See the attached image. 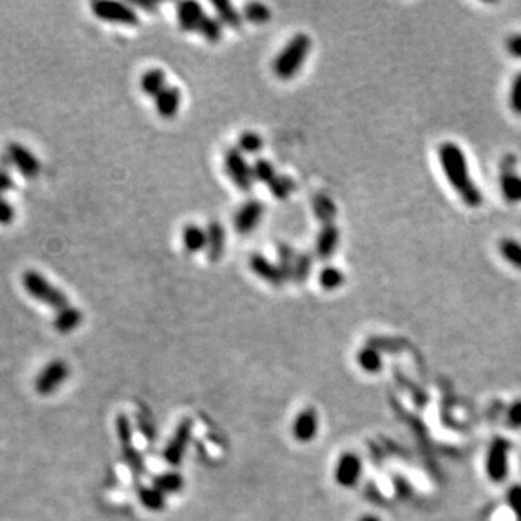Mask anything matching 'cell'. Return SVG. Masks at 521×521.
Returning a JSON list of instances; mask_svg holds the SVG:
<instances>
[{"mask_svg": "<svg viewBox=\"0 0 521 521\" xmlns=\"http://www.w3.org/2000/svg\"><path fill=\"white\" fill-rule=\"evenodd\" d=\"M264 146L262 138L255 132H245L238 139V149L242 154L255 155Z\"/></svg>", "mask_w": 521, "mask_h": 521, "instance_id": "cell-34", "label": "cell"}, {"mask_svg": "<svg viewBox=\"0 0 521 521\" xmlns=\"http://www.w3.org/2000/svg\"><path fill=\"white\" fill-rule=\"evenodd\" d=\"M507 53L518 60H521V33H514L506 40Z\"/></svg>", "mask_w": 521, "mask_h": 521, "instance_id": "cell-38", "label": "cell"}, {"mask_svg": "<svg viewBox=\"0 0 521 521\" xmlns=\"http://www.w3.org/2000/svg\"><path fill=\"white\" fill-rule=\"evenodd\" d=\"M138 495L142 506L151 511H161L165 506V495L160 493L155 486H153V488H141Z\"/></svg>", "mask_w": 521, "mask_h": 521, "instance_id": "cell-32", "label": "cell"}, {"mask_svg": "<svg viewBox=\"0 0 521 521\" xmlns=\"http://www.w3.org/2000/svg\"><path fill=\"white\" fill-rule=\"evenodd\" d=\"M343 282H345V275L339 268H336V266H332V265L325 266L321 271V274H318V284H321L322 289H325L326 291L338 290L339 287H342Z\"/></svg>", "mask_w": 521, "mask_h": 521, "instance_id": "cell-27", "label": "cell"}, {"mask_svg": "<svg viewBox=\"0 0 521 521\" xmlns=\"http://www.w3.org/2000/svg\"><path fill=\"white\" fill-rule=\"evenodd\" d=\"M181 239L186 250L190 252V254H196V252L206 249V245H207L206 229L200 228L197 225H189L182 229Z\"/></svg>", "mask_w": 521, "mask_h": 521, "instance_id": "cell-19", "label": "cell"}, {"mask_svg": "<svg viewBox=\"0 0 521 521\" xmlns=\"http://www.w3.org/2000/svg\"><path fill=\"white\" fill-rule=\"evenodd\" d=\"M359 475L361 461L355 455H352V453L343 455L334 469V478L342 486H352L358 481Z\"/></svg>", "mask_w": 521, "mask_h": 521, "instance_id": "cell-16", "label": "cell"}, {"mask_svg": "<svg viewBox=\"0 0 521 521\" xmlns=\"http://www.w3.org/2000/svg\"><path fill=\"white\" fill-rule=\"evenodd\" d=\"M268 189H270V193L274 196V198L287 200L296 190V182L293 181V178L287 176L278 174L270 184H268Z\"/></svg>", "mask_w": 521, "mask_h": 521, "instance_id": "cell-29", "label": "cell"}, {"mask_svg": "<svg viewBox=\"0 0 521 521\" xmlns=\"http://www.w3.org/2000/svg\"><path fill=\"white\" fill-rule=\"evenodd\" d=\"M517 168V157L514 154H507L499 162V171L504 173H514Z\"/></svg>", "mask_w": 521, "mask_h": 521, "instance_id": "cell-39", "label": "cell"}, {"mask_svg": "<svg viewBox=\"0 0 521 521\" xmlns=\"http://www.w3.org/2000/svg\"><path fill=\"white\" fill-rule=\"evenodd\" d=\"M191 432H193V422L189 418L182 420L180 426L176 429V433L171 438L170 443H168L164 449V459L173 465L178 466L184 458V453L187 450V446L191 441Z\"/></svg>", "mask_w": 521, "mask_h": 521, "instance_id": "cell-9", "label": "cell"}, {"mask_svg": "<svg viewBox=\"0 0 521 521\" xmlns=\"http://www.w3.org/2000/svg\"><path fill=\"white\" fill-rule=\"evenodd\" d=\"M154 486L164 495L177 494L182 490L184 479L178 472H166V474H161L160 477L154 479Z\"/></svg>", "mask_w": 521, "mask_h": 521, "instance_id": "cell-26", "label": "cell"}, {"mask_svg": "<svg viewBox=\"0 0 521 521\" xmlns=\"http://www.w3.org/2000/svg\"><path fill=\"white\" fill-rule=\"evenodd\" d=\"M92 10L97 18L102 21L114 22L126 26H137L139 24L137 12L128 5L119 2H106V0H100V2H94L92 5Z\"/></svg>", "mask_w": 521, "mask_h": 521, "instance_id": "cell-6", "label": "cell"}, {"mask_svg": "<svg viewBox=\"0 0 521 521\" xmlns=\"http://www.w3.org/2000/svg\"><path fill=\"white\" fill-rule=\"evenodd\" d=\"M225 170L229 176V178L233 181L241 191H250L254 187V174H252V166L246 162L244 154L238 148H230L226 151L225 158Z\"/></svg>", "mask_w": 521, "mask_h": 521, "instance_id": "cell-4", "label": "cell"}, {"mask_svg": "<svg viewBox=\"0 0 521 521\" xmlns=\"http://www.w3.org/2000/svg\"><path fill=\"white\" fill-rule=\"evenodd\" d=\"M13 187V178L6 168L0 166V193H5Z\"/></svg>", "mask_w": 521, "mask_h": 521, "instance_id": "cell-40", "label": "cell"}, {"mask_svg": "<svg viewBox=\"0 0 521 521\" xmlns=\"http://www.w3.org/2000/svg\"><path fill=\"white\" fill-rule=\"evenodd\" d=\"M310 49L311 40L307 33H297L275 57L273 64L274 74L281 80L293 78L301 70Z\"/></svg>", "mask_w": 521, "mask_h": 521, "instance_id": "cell-2", "label": "cell"}, {"mask_svg": "<svg viewBox=\"0 0 521 521\" xmlns=\"http://www.w3.org/2000/svg\"><path fill=\"white\" fill-rule=\"evenodd\" d=\"M181 105V92L178 87L166 86L157 97H155V108L157 112L164 119H173L178 113Z\"/></svg>", "mask_w": 521, "mask_h": 521, "instance_id": "cell-17", "label": "cell"}, {"mask_svg": "<svg viewBox=\"0 0 521 521\" xmlns=\"http://www.w3.org/2000/svg\"><path fill=\"white\" fill-rule=\"evenodd\" d=\"M24 287L29 296L57 311L69 307V298L37 271H26L22 277Z\"/></svg>", "mask_w": 521, "mask_h": 521, "instance_id": "cell-3", "label": "cell"}, {"mask_svg": "<svg viewBox=\"0 0 521 521\" xmlns=\"http://www.w3.org/2000/svg\"><path fill=\"white\" fill-rule=\"evenodd\" d=\"M501 193L509 203H520L521 201V176L514 173H504L499 177Z\"/></svg>", "mask_w": 521, "mask_h": 521, "instance_id": "cell-23", "label": "cell"}, {"mask_svg": "<svg viewBox=\"0 0 521 521\" xmlns=\"http://www.w3.org/2000/svg\"><path fill=\"white\" fill-rule=\"evenodd\" d=\"M252 174H254L255 181L266 184V186L278 176L275 173L274 165L265 158H258L254 162V165H252Z\"/></svg>", "mask_w": 521, "mask_h": 521, "instance_id": "cell-33", "label": "cell"}, {"mask_svg": "<svg viewBox=\"0 0 521 521\" xmlns=\"http://www.w3.org/2000/svg\"><path fill=\"white\" fill-rule=\"evenodd\" d=\"M206 257L210 262H219L226 249V230L221 222L212 221L206 228Z\"/></svg>", "mask_w": 521, "mask_h": 521, "instance_id": "cell-14", "label": "cell"}, {"mask_svg": "<svg viewBox=\"0 0 521 521\" xmlns=\"http://www.w3.org/2000/svg\"><path fill=\"white\" fill-rule=\"evenodd\" d=\"M166 87V76L160 69L148 70L141 78V89L149 97H157Z\"/></svg>", "mask_w": 521, "mask_h": 521, "instance_id": "cell-22", "label": "cell"}, {"mask_svg": "<svg viewBox=\"0 0 521 521\" xmlns=\"http://www.w3.org/2000/svg\"><path fill=\"white\" fill-rule=\"evenodd\" d=\"M511 418L517 425H521V404H515L511 410Z\"/></svg>", "mask_w": 521, "mask_h": 521, "instance_id": "cell-41", "label": "cell"}, {"mask_svg": "<svg viewBox=\"0 0 521 521\" xmlns=\"http://www.w3.org/2000/svg\"><path fill=\"white\" fill-rule=\"evenodd\" d=\"M213 8L216 10L217 18H219L222 25H226L232 29H239L242 25V16L241 13L234 9V6L226 0H217L213 2Z\"/></svg>", "mask_w": 521, "mask_h": 521, "instance_id": "cell-24", "label": "cell"}, {"mask_svg": "<svg viewBox=\"0 0 521 521\" xmlns=\"http://www.w3.org/2000/svg\"><path fill=\"white\" fill-rule=\"evenodd\" d=\"M359 521H379L377 517H373V515H366V517H362Z\"/></svg>", "mask_w": 521, "mask_h": 521, "instance_id": "cell-43", "label": "cell"}, {"mask_svg": "<svg viewBox=\"0 0 521 521\" xmlns=\"http://www.w3.org/2000/svg\"><path fill=\"white\" fill-rule=\"evenodd\" d=\"M244 18L254 25H262L271 19V10L262 3H248L244 8Z\"/></svg>", "mask_w": 521, "mask_h": 521, "instance_id": "cell-31", "label": "cell"}, {"mask_svg": "<svg viewBox=\"0 0 521 521\" xmlns=\"http://www.w3.org/2000/svg\"><path fill=\"white\" fill-rule=\"evenodd\" d=\"M249 268L255 275H258L265 282L274 285V287H281L285 282L284 275L281 274L277 264L271 262L261 254H252L249 258Z\"/></svg>", "mask_w": 521, "mask_h": 521, "instance_id": "cell-11", "label": "cell"}, {"mask_svg": "<svg viewBox=\"0 0 521 521\" xmlns=\"http://www.w3.org/2000/svg\"><path fill=\"white\" fill-rule=\"evenodd\" d=\"M318 432V417L314 409H306L296 417L293 423L294 438L301 443L311 442Z\"/></svg>", "mask_w": 521, "mask_h": 521, "instance_id": "cell-13", "label": "cell"}, {"mask_svg": "<svg viewBox=\"0 0 521 521\" xmlns=\"http://www.w3.org/2000/svg\"><path fill=\"white\" fill-rule=\"evenodd\" d=\"M358 362L364 369H366L368 373H373L379 366V357L377 355V352L373 349H364L361 354L358 355Z\"/></svg>", "mask_w": 521, "mask_h": 521, "instance_id": "cell-36", "label": "cell"}, {"mask_svg": "<svg viewBox=\"0 0 521 521\" xmlns=\"http://www.w3.org/2000/svg\"><path fill=\"white\" fill-rule=\"evenodd\" d=\"M83 322V313L76 307H65L57 311L54 317V327L60 333H70L76 330Z\"/></svg>", "mask_w": 521, "mask_h": 521, "instance_id": "cell-21", "label": "cell"}, {"mask_svg": "<svg viewBox=\"0 0 521 521\" xmlns=\"http://www.w3.org/2000/svg\"><path fill=\"white\" fill-rule=\"evenodd\" d=\"M439 161L442 170L463 203L469 207H479L484 201L482 191L470 177L466 155L455 142H443L439 146Z\"/></svg>", "mask_w": 521, "mask_h": 521, "instance_id": "cell-1", "label": "cell"}, {"mask_svg": "<svg viewBox=\"0 0 521 521\" xmlns=\"http://www.w3.org/2000/svg\"><path fill=\"white\" fill-rule=\"evenodd\" d=\"M509 102H510L511 110L521 116V71L513 80Z\"/></svg>", "mask_w": 521, "mask_h": 521, "instance_id": "cell-35", "label": "cell"}, {"mask_svg": "<svg viewBox=\"0 0 521 521\" xmlns=\"http://www.w3.org/2000/svg\"><path fill=\"white\" fill-rule=\"evenodd\" d=\"M205 10L197 2H181L177 6V18L180 28L187 32H197L201 21L205 19Z\"/></svg>", "mask_w": 521, "mask_h": 521, "instance_id": "cell-15", "label": "cell"}, {"mask_svg": "<svg viewBox=\"0 0 521 521\" xmlns=\"http://www.w3.org/2000/svg\"><path fill=\"white\" fill-rule=\"evenodd\" d=\"M69 375H70V369H69V365H67L64 361L57 359V361L49 362L46 366H44V369L37 377V381H35L37 391L42 395L53 394L67 381Z\"/></svg>", "mask_w": 521, "mask_h": 521, "instance_id": "cell-7", "label": "cell"}, {"mask_svg": "<svg viewBox=\"0 0 521 521\" xmlns=\"http://www.w3.org/2000/svg\"><path fill=\"white\" fill-rule=\"evenodd\" d=\"M313 213L317 217V221L325 225H332L338 216V207L334 201L325 193H317L311 200Z\"/></svg>", "mask_w": 521, "mask_h": 521, "instance_id": "cell-18", "label": "cell"}, {"mask_svg": "<svg viewBox=\"0 0 521 521\" xmlns=\"http://www.w3.org/2000/svg\"><path fill=\"white\" fill-rule=\"evenodd\" d=\"M197 32L205 40L209 42H217L222 38V32H223V25L221 24L219 19L212 18V16H205V19L201 21Z\"/></svg>", "mask_w": 521, "mask_h": 521, "instance_id": "cell-30", "label": "cell"}, {"mask_svg": "<svg viewBox=\"0 0 521 521\" xmlns=\"http://www.w3.org/2000/svg\"><path fill=\"white\" fill-rule=\"evenodd\" d=\"M15 210L8 200L0 197V225H9L13 222Z\"/></svg>", "mask_w": 521, "mask_h": 521, "instance_id": "cell-37", "label": "cell"}, {"mask_svg": "<svg viewBox=\"0 0 521 521\" xmlns=\"http://www.w3.org/2000/svg\"><path fill=\"white\" fill-rule=\"evenodd\" d=\"M6 155L10 165H13L25 178L38 177L41 171V162L26 146L12 142L6 148Z\"/></svg>", "mask_w": 521, "mask_h": 521, "instance_id": "cell-8", "label": "cell"}, {"mask_svg": "<svg viewBox=\"0 0 521 521\" xmlns=\"http://www.w3.org/2000/svg\"><path fill=\"white\" fill-rule=\"evenodd\" d=\"M498 249L504 259L517 270H521V242L513 238H504L499 241Z\"/></svg>", "mask_w": 521, "mask_h": 521, "instance_id": "cell-25", "label": "cell"}, {"mask_svg": "<svg viewBox=\"0 0 521 521\" xmlns=\"http://www.w3.org/2000/svg\"><path fill=\"white\" fill-rule=\"evenodd\" d=\"M277 265L280 268L281 274L284 275L285 281H293L294 275V268H296V261H297V252L290 244L281 242L277 246Z\"/></svg>", "mask_w": 521, "mask_h": 521, "instance_id": "cell-20", "label": "cell"}, {"mask_svg": "<svg viewBox=\"0 0 521 521\" xmlns=\"http://www.w3.org/2000/svg\"><path fill=\"white\" fill-rule=\"evenodd\" d=\"M311 266H313V254L310 250H302L300 252V254H297L293 281L296 284H305L310 277Z\"/></svg>", "mask_w": 521, "mask_h": 521, "instance_id": "cell-28", "label": "cell"}, {"mask_svg": "<svg viewBox=\"0 0 521 521\" xmlns=\"http://www.w3.org/2000/svg\"><path fill=\"white\" fill-rule=\"evenodd\" d=\"M116 433L122 445V453H123L126 465L130 468L133 475L141 477L145 472V463H144L141 453L133 447L132 429H130L129 420L126 418V416L121 414L116 418Z\"/></svg>", "mask_w": 521, "mask_h": 521, "instance_id": "cell-5", "label": "cell"}, {"mask_svg": "<svg viewBox=\"0 0 521 521\" xmlns=\"http://www.w3.org/2000/svg\"><path fill=\"white\" fill-rule=\"evenodd\" d=\"M137 5L141 6V8H146L148 10H154L157 8V3H154V2H138Z\"/></svg>", "mask_w": 521, "mask_h": 521, "instance_id": "cell-42", "label": "cell"}, {"mask_svg": "<svg viewBox=\"0 0 521 521\" xmlns=\"http://www.w3.org/2000/svg\"><path fill=\"white\" fill-rule=\"evenodd\" d=\"M341 230L334 223L322 226L316 239V257L321 261H327L333 257L339 246Z\"/></svg>", "mask_w": 521, "mask_h": 521, "instance_id": "cell-12", "label": "cell"}, {"mask_svg": "<svg viewBox=\"0 0 521 521\" xmlns=\"http://www.w3.org/2000/svg\"><path fill=\"white\" fill-rule=\"evenodd\" d=\"M265 213V206L259 200H249L234 214V229L239 234H249L254 230L259 222L262 221V216Z\"/></svg>", "mask_w": 521, "mask_h": 521, "instance_id": "cell-10", "label": "cell"}]
</instances>
